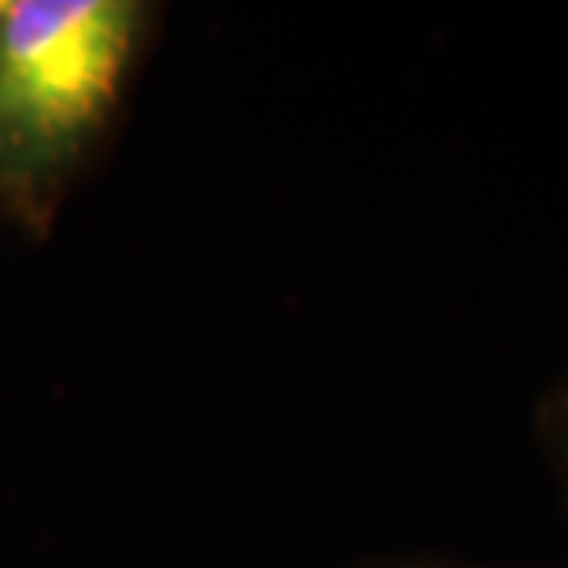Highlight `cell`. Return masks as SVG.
I'll return each instance as SVG.
<instances>
[{
    "mask_svg": "<svg viewBox=\"0 0 568 568\" xmlns=\"http://www.w3.org/2000/svg\"><path fill=\"white\" fill-rule=\"evenodd\" d=\"M351 568H568V558L542 561V565H484L465 558H443V554H384V558L355 561Z\"/></svg>",
    "mask_w": 568,
    "mask_h": 568,
    "instance_id": "3",
    "label": "cell"
},
{
    "mask_svg": "<svg viewBox=\"0 0 568 568\" xmlns=\"http://www.w3.org/2000/svg\"><path fill=\"white\" fill-rule=\"evenodd\" d=\"M159 27L152 0H0V225L52 233L115 138Z\"/></svg>",
    "mask_w": 568,
    "mask_h": 568,
    "instance_id": "1",
    "label": "cell"
},
{
    "mask_svg": "<svg viewBox=\"0 0 568 568\" xmlns=\"http://www.w3.org/2000/svg\"><path fill=\"white\" fill-rule=\"evenodd\" d=\"M531 439L539 447V458L547 465L554 487L568 509V362L542 384L531 406Z\"/></svg>",
    "mask_w": 568,
    "mask_h": 568,
    "instance_id": "2",
    "label": "cell"
}]
</instances>
